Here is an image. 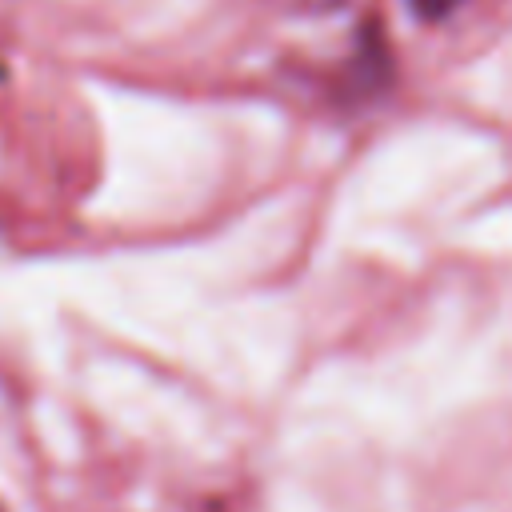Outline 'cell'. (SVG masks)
<instances>
[{"label":"cell","instance_id":"1","mask_svg":"<svg viewBox=\"0 0 512 512\" xmlns=\"http://www.w3.org/2000/svg\"><path fill=\"white\" fill-rule=\"evenodd\" d=\"M412 4V12L420 16V20H444L452 8H460L464 0H408Z\"/></svg>","mask_w":512,"mask_h":512}]
</instances>
